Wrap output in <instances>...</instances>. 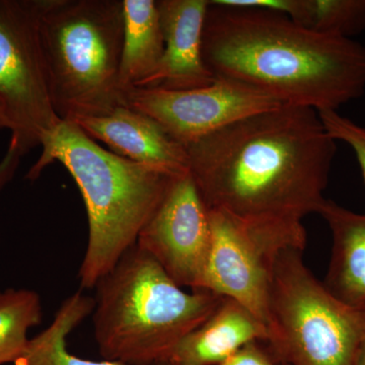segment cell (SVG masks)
<instances>
[{
	"instance_id": "obj_13",
	"label": "cell",
	"mask_w": 365,
	"mask_h": 365,
	"mask_svg": "<svg viewBox=\"0 0 365 365\" xmlns=\"http://www.w3.org/2000/svg\"><path fill=\"white\" fill-rule=\"evenodd\" d=\"M267 339V327L260 319L235 300L222 297L220 306L202 325L177 346L169 362L220 365L245 345Z\"/></svg>"
},
{
	"instance_id": "obj_2",
	"label": "cell",
	"mask_w": 365,
	"mask_h": 365,
	"mask_svg": "<svg viewBox=\"0 0 365 365\" xmlns=\"http://www.w3.org/2000/svg\"><path fill=\"white\" fill-rule=\"evenodd\" d=\"M202 57L215 78L264 91L281 104L338 111L365 93V47L314 32L285 14L210 1Z\"/></svg>"
},
{
	"instance_id": "obj_6",
	"label": "cell",
	"mask_w": 365,
	"mask_h": 365,
	"mask_svg": "<svg viewBox=\"0 0 365 365\" xmlns=\"http://www.w3.org/2000/svg\"><path fill=\"white\" fill-rule=\"evenodd\" d=\"M266 343L285 365H356L365 307L346 304L317 279L302 250L281 252L274 268Z\"/></svg>"
},
{
	"instance_id": "obj_19",
	"label": "cell",
	"mask_w": 365,
	"mask_h": 365,
	"mask_svg": "<svg viewBox=\"0 0 365 365\" xmlns=\"http://www.w3.org/2000/svg\"><path fill=\"white\" fill-rule=\"evenodd\" d=\"M318 113L329 134L336 141H343L351 148L365 182V126L355 123L338 111Z\"/></svg>"
},
{
	"instance_id": "obj_17",
	"label": "cell",
	"mask_w": 365,
	"mask_h": 365,
	"mask_svg": "<svg viewBox=\"0 0 365 365\" xmlns=\"http://www.w3.org/2000/svg\"><path fill=\"white\" fill-rule=\"evenodd\" d=\"M281 13L314 32L346 39L365 30V0H283Z\"/></svg>"
},
{
	"instance_id": "obj_7",
	"label": "cell",
	"mask_w": 365,
	"mask_h": 365,
	"mask_svg": "<svg viewBox=\"0 0 365 365\" xmlns=\"http://www.w3.org/2000/svg\"><path fill=\"white\" fill-rule=\"evenodd\" d=\"M39 21L40 0H0V104L21 157L62 121L53 107Z\"/></svg>"
},
{
	"instance_id": "obj_21",
	"label": "cell",
	"mask_w": 365,
	"mask_h": 365,
	"mask_svg": "<svg viewBox=\"0 0 365 365\" xmlns=\"http://www.w3.org/2000/svg\"><path fill=\"white\" fill-rule=\"evenodd\" d=\"M21 155L16 144L9 141V148L4 158L0 160V191L6 187L7 182L13 179L19 165H20Z\"/></svg>"
},
{
	"instance_id": "obj_1",
	"label": "cell",
	"mask_w": 365,
	"mask_h": 365,
	"mask_svg": "<svg viewBox=\"0 0 365 365\" xmlns=\"http://www.w3.org/2000/svg\"><path fill=\"white\" fill-rule=\"evenodd\" d=\"M209 210L306 247L302 222L318 213L337 141L312 108L281 105L186 146Z\"/></svg>"
},
{
	"instance_id": "obj_24",
	"label": "cell",
	"mask_w": 365,
	"mask_h": 365,
	"mask_svg": "<svg viewBox=\"0 0 365 365\" xmlns=\"http://www.w3.org/2000/svg\"><path fill=\"white\" fill-rule=\"evenodd\" d=\"M158 365H176V364H172V362H163V364H158Z\"/></svg>"
},
{
	"instance_id": "obj_4",
	"label": "cell",
	"mask_w": 365,
	"mask_h": 365,
	"mask_svg": "<svg viewBox=\"0 0 365 365\" xmlns=\"http://www.w3.org/2000/svg\"><path fill=\"white\" fill-rule=\"evenodd\" d=\"M95 288L91 314L98 351L128 365L169 361L222 299L207 290L185 292L136 244Z\"/></svg>"
},
{
	"instance_id": "obj_12",
	"label": "cell",
	"mask_w": 365,
	"mask_h": 365,
	"mask_svg": "<svg viewBox=\"0 0 365 365\" xmlns=\"http://www.w3.org/2000/svg\"><path fill=\"white\" fill-rule=\"evenodd\" d=\"M93 140L107 144L120 157L172 177L190 173L186 146L173 139L153 118L130 107L74 122Z\"/></svg>"
},
{
	"instance_id": "obj_10",
	"label": "cell",
	"mask_w": 365,
	"mask_h": 365,
	"mask_svg": "<svg viewBox=\"0 0 365 365\" xmlns=\"http://www.w3.org/2000/svg\"><path fill=\"white\" fill-rule=\"evenodd\" d=\"M212 242L210 211L191 174L173 180L136 245L179 287L199 289Z\"/></svg>"
},
{
	"instance_id": "obj_14",
	"label": "cell",
	"mask_w": 365,
	"mask_h": 365,
	"mask_svg": "<svg viewBox=\"0 0 365 365\" xmlns=\"http://www.w3.org/2000/svg\"><path fill=\"white\" fill-rule=\"evenodd\" d=\"M318 215L332 235V253L324 285L352 307H365V212L356 213L326 199Z\"/></svg>"
},
{
	"instance_id": "obj_23",
	"label": "cell",
	"mask_w": 365,
	"mask_h": 365,
	"mask_svg": "<svg viewBox=\"0 0 365 365\" xmlns=\"http://www.w3.org/2000/svg\"><path fill=\"white\" fill-rule=\"evenodd\" d=\"M356 365H365V341L360 348L359 357H357Z\"/></svg>"
},
{
	"instance_id": "obj_9",
	"label": "cell",
	"mask_w": 365,
	"mask_h": 365,
	"mask_svg": "<svg viewBox=\"0 0 365 365\" xmlns=\"http://www.w3.org/2000/svg\"><path fill=\"white\" fill-rule=\"evenodd\" d=\"M125 98L127 107L153 118L185 146L242 118L283 105L264 91L227 78L186 91L132 88Z\"/></svg>"
},
{
	"instance_id": "obj_5",
	"label": "cell",
	"mask_w": 365,
	"mask_h": 365,
	"mask_svg": "<svg viewBox=\"0 0 365 365\" xmlns=\"http://www.w3.org/2000/svg\"><path fill=\"white\" fill-rule=\"evenodd\" d=\"M39 21L60 120L105 117L127 106L120 83L123 0H40Z\"/></svg>"
},
{
	"instance_id": "obj_15",
	"label": "cell",
	"mask_w": 365,
	"mask_h": 365,
	"mask_svg": "<svg viewBox=\"0 0 365 365\" xmlns=\"http://www.w3.org/2000/svg\"><path fill=\"white\" fill-rule=\"evenodd\" d=\"M124 37L120 83L124 91L143 85L162 59L165 42L158 1L123 0Z\"/></svg>"
},
{
	"instance_id": "obj_18",
	"label": "cell",
	"mask_w": 365,
	"mask_h": 365,
	"mask_svg": "<svg viewBox=\"0 0 365 365\" xmlns=\"http://www.w3.org/2000/svg\"><path fill=\"white\" fill-rule=\"evenodd\" d=\"M43 319L40 295L34 290L9 288L0 292V365L14 364L29 344V329Z\"/></svg>"
},
{
	"instance_id": "obj_16",
	"label": "cell",
	"mask_w": 365,
	"mask_h": 365,
	"mask_svg": "<svg viewBox=\"0 0 365 365\" xmlns=\"http://www.w3.org/2000/svg\"><path fill=\"white\" fill-rule=\"evenodd\" d=\"M95 299L81 292L67 297L49 326L29 341L25 353L16 365H128L112 360L83 359L67 349V338L93 314Z\"/></svg>"
},
{
	"instance_id": "obj_8",
	"label": "cell",
	"mask_w": 365,
	"mask_h": 365,
	"mask_svg": "<svg viewBox=\"0 0 365 365\" xmlns=\"http://www.w3.org/2000/svg\"><path fill=\"white\" fill-rule=\"evenodd\" d=\"M209 211L212 242L199 289L235 300L267 327L276 260L284 250L304 248L282 235L247 227L220 211Z\"/></svg>"
},
{
	"instance_id": "obj_11",
	"label": "cell",
	"mask_w": 365,
	"mask_h": 365,
	"mask_svg": "<svg viewBox=\"0 0 365 365\" xmlns=\"http://www.w3.org/2000/svg\"><path fill=\"white\" fill-rule=\"evenodd\" d=\"M208 0H158L165 49L155 71L138 88L186 91L215 81L202 57Z\"/></svg>"
},
{
	"instance_id": "obj_3",
	"label": "cell",
	"mask_w": 365,
	"mask_h": 365,
	"mask_svg": "<svg viewBox=\"0 0 365 365\" xmlns=\"http://www.w3.org/2000/svg\"><path fill=\"white\" fill-rule=\"evenodd\" d=\"M41 148L39 160L26 179H37L54 162L63 165L73 178L85 201L88 222L79 283L81 288L93 289L136 244L177 177L106 150L74 122H60Z\"/></svg>"
},
{
	"instance_id": "obj_20",
	"label": "cell",
	"mask_w": 365,
	"mask_h": 365,
	"mask_svg": "<svg viewBox=\"0 0 365 365\" xmlns=\"http://www.w3.org/2000/svg\"><path fill=\"white\" fill-rule=\"evenodd\" d=\"M220 365H285L263 341H255Z\"/></svg>"
},
{
	"instance_id": "obj_22",
	"label": "cell",
	"mask_w": 365,
	"mask_h": 365,
	"mask_svg": "<svg viewBox=\"0 0 365 365\" xmlns=\"http://www.w3.org/2000/svg\"><path fill=\"white\" fill-rule=\"evenodd\" d=\"M2 129H9V122L4 107L0 104V130H2Z\"/></svg>"
}]
</instances>
